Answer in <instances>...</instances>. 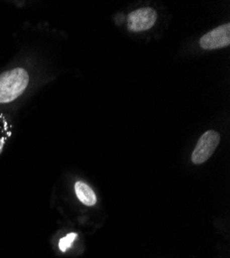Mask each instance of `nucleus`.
Wrapping results in <instances>:
<instances>
[{"label": "nucleus", "instance_id": "0eeeda50", "mask_svg": "<svg viewBox=\"0 0 230 258\" xmlns=\"http://www.w3.org/2000/svg\"><path fill=\"white\" fill-rule=\"evenodd\" d=\"M78 234L74 233V232H71V233H68L67 235H65L64 238H62L59 242V248L62 252H65L73 243V241L76 239Z\"/></svg>", "mask_w": 230, "mask_h": 258}, {"label": "nucleus", "instance_id": "39448f33", "mask_svg": "<svg viewBox=\"0 0 230 258\" xmlns=\"http://www.w3.org/2000/svg\"><path fill=\"white\" fill-rule=\"evenodd\" d=\"M74 190L80 202L83 203L85 206L92 207L96 204L97 200H96L95 193L92 190V188L86 183H84L82 181L76 182L74 185Z\"/></svg>", "mask_w": 230, "mask_h": 258}, {"label": "nucleus", "instance_id": "f257e3e1", "mask_svg": "<svg viewBox=\"0 0 230 258\" xmlns=\"http://www.w3.org/2000/svg\"><path fill=\"white\" fill-rule=\"evenodd\" d=\"M29 76L23 69H15L0 75V103L17 99L27 88Z\"/></svg>", "mask_w": 230, "mask_h": 258}, {"label": "nucleus", "instance_id": "20e7f679", "mask_svg": "<svg viewBox=\"0 0 230 258\" xmlns=\"http://www.w3.org/2000/svg\"><path fill=\"white\" fill-rule=\"evenodd\" d=\"M199 45L204 50H216L230 45V24L226 23L204 34Z\"/></svg>", "mask_w": 230, "mask_h": 258}, {"label": "nucleus", "instance_id": "f03ea898", "mask_svg": "<svg viewBox=\"0 0 230 258\" xmlns=\"http://www.w3.org/2000/svg\"><path fill=\"white\" fill-rule=\"evenodd\" d=\"M220 143V135L215 131H208L204 133L192 153L191 160L194 164H201L214 154Z\"/></svg>", "mask_w": 230, "mask_h": 258}, {"label": "nucleus", "instance_id": "423d86ee", "mask_svg": "<svg viewBox=\"0 0 230 258\" xmlns=\"http://www.w3.org/2000/svg\"><path fill=\"white\" fill-rule=\"evenodd\" d=\"M10 124L6 120V118L0 115V153L3 152L4 146L7 142V140L11 136V129H10Z\"/></svg>", "mask_w": 230, "mask_h": 258}, {"label": "nucleus", "instance_id": "7ed1b4c3", "mask_svg": "<svg viewBox=\"0 0 230 258\" xmlns=\"http://www.w3.org/2000/svg\"><path fill=\"white\" fill-rule=\"evenodd\" d=\"M157 20V13L150 8H143L131 12L127 18L128 29L133 32L149 30L154 26Z\"/></svg>", "mask_w": 230, "mask_h": 258}]
</instances>
